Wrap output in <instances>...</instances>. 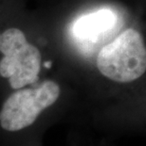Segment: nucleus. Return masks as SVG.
<instances>
[{
    "label": "nucleus",
    "instance_id": "obj_3",
    "mask_svg": "<svg viewBox=\"0 0 146 146\" xmlns=\"http://www.w3.org/2000/svg\"><path fill=\"white\" fill-rule=\"evenodd\" d=\"M60 87L52 80H46L36 88L22 89L6 99L0 110V125L10 132L32 125L40 113L58 100Z\"/></svg>",
    "mask_w": 146,
    "mask_h": 146
},
{
    "label": "nucleus",
    "instance_id": "obj_2",
    "mask_svg": "<svg viewBox=\"0 0 146 146\" xmlns=\"http://www.w3.org/2000/svg\"><path fill=\"white\" fill-rule=\"evenodd\" d=\"M0 76L8 78L13 90L37 81L42 56L38 48L28 42L19 29H9L0 34Z\"/></svg>",
    "mask_w": 146,
    "mask_h": 146
},
{
    "label": "nucleus",
    "instance_id": "obj_4",
    "mask_svg": "<svg viewBox=\"0 0 146 146\" xmlns=\"http://www.w3.org/2000/svg\"><path fill=\"white\" fill-rule=\"evenodd\" d=\"M117 15L109 9H101L77 19L72 27L73 36L80 43H95L113 30Z\"/></svg>",
    "mask_w": 146,
    "mask_h": 146
},
{
    "label": "nucleus",
    "instance_id": "obj_1",
    "mask_svg": "<svg viewBox=\"0 0 146 146\" xmlns=\"http://www.w3.org/2000/svg\"><path fill=\"white\" fill-rule=\"evenodd\" d=\"M97 68L106 78L119 83L139 79L146 72V45L141 33L127 29L101 48Z\"/></svg>",
    "mask_w": 146,
    "mask_h": 146
}]
</instances>
